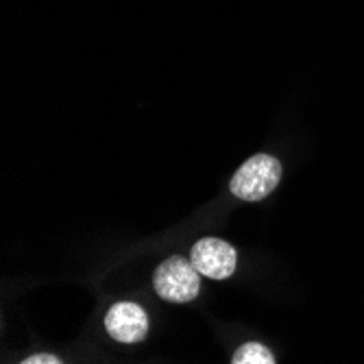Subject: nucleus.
<instances>
[{
	"label": "nucleus",
	"instance_id": "f257e3e1",
	"mask_svg": "<svg viewBox=\"0 0 364 364\" xmlns=\"http://www.w3.org/2000/svg\"><path fill=\"white\" fill-rule=\"evenodd\" d=\"M279 179L282 164L273 155L257 153L236 171L229 188L240 201H262L279 186Z\"/></svg>",
	"mask_w": 364,
	"mask_h": 364
},
{
	"label": "nucleus",
	"instance_id": "f03ea898",
	"mask_svg": "<svg viewBox=\"0 0 364 364\" xmlns=\"http://www.w3.org/2000/svg\"><path fill=\"white\" fill-rule=\"evenodd\" d=\"M153 284H155V292L161 299L173 304H188L201 290V273L196 271L192 259H183L175 255L159 264Z\"/></svg>",
	"mask_w": 364,
	"mask_h": 364
},
{
	"label": "nucleus",
	"instance_id": "7ed1b4c3",
	"mask_svg": "<svg viewBox=\"0 0 364 364\" xmlns=\"http://www.w3.org/2000/svg\"><path fill=\"white\" fill-rule=\"evenodd\" d=\"M190 259L210 279H227L236 271V249L220 238H201L192 247Z\"/></svg>",
	"mask_w": 364,
	"mask_h": 364
},
{
	"label": "nucleus",
	"instance_id": "20e7f679",
	"mask_svg": "<svg viewBox=\"0 0 364 364\" xmlns=\"http://www.w3.org/2000/svg\"><path fill=\"white\" fill-rule=\"evenodd\" d=\"M105 329L118 343H140L149 332V316L138 304H116L105 316Z\"/></svg>",
	"mask_w": 364,
	"mask_h": 364
},
{
	"label": "nucleus",
	"instance_id": "39448f33",
	"mask_svg": "<svg viewBox=\"0 0 364 364\" xmlns=\"http://www.w3.org/2000/svg\"><path fill=\"white\" fill-rule=\"evenodd\" d=\"M234 364H275V355L259 343H247L234 353Z\"/></svg>",
	"mask_w": 364,
	"mask_h": 364
},
{
	"label": "nucleus",
	"instance_id": "423d86ee",
	"mask_svg": "<svg viewBox=\"0 0 364 364\" xmlns=\"http://www.w3.org/2000/svg\"><path fill=\"white\" fill-rule=\"evenodd\" d=\"M24 364H59L61 360L59 358H55V355H31V358H26V360H22Z\"/></svg>",
	"mask_w": 364,
	"mask_h": 364
}]
</instances>
